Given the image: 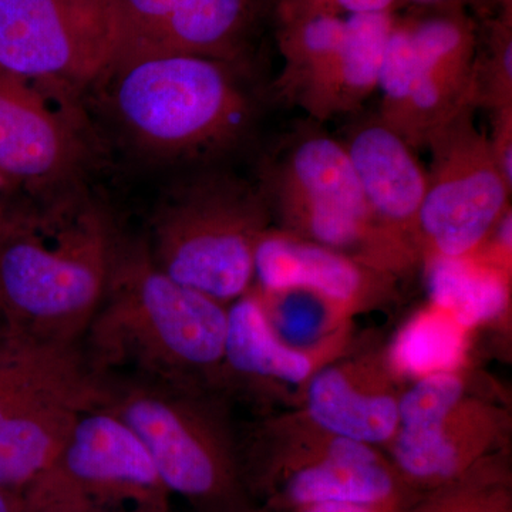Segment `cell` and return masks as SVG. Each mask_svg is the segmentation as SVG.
<instances>
[{"instance_id":"obj_2","label":"cell","mask_w":512,"mask_h":512,"mask_svg":"<svg viewBox=\"0 0 512 512\" xmlns=\"http://www.w3.org/2000/svg\"><path fill=\"white\" fill-rule=\"evenodd\" d=\"M227 309L178 284L144 242L121 239L109 286L82 342L97 375L201 389L224 373Z\"/></svg>"},{"instance_id":"obj_5","label":"cell","mask_w":512,"mask_h":512,"mask_svg":"<svg viewBox=\"0 0 512 512\" xmlns=\"http://www.w3.org/2000/svg\"><path fill=\"white\" fill-rule=\"evenodd\" d=\"M258 188L286 234L376 269L407 254L373 217L342 140L318 121L303 120L284 134L265 158Z\"/></svg>"},{"instance_id":"obj_1","label":"cell","mask_w":512,"mask_h":512,"mask_svg":"<svg viewBox=\"0 0 512 512\" xmlns=\"http://www.w3.org/2000/svg\"><path fill=\"white\" fill-rule=\"evenodd\" d=\"M120 237L89 197L18 202L0 228V316L13 335L82 343L109 286Z\"/></svg>"},{"instance_id":"obj_15","label":"cell","mask_w":512,"mask_h":512,"mask_svg":"<svg viewBox=\"0 0 512 512\" xmlns=\"http://www.w3.org/2000/svg\"><path fill=\"white\" fill-rule=\"evenodd\" d=\"M456 372L417 379L399 404V426L390 441L394 471L413 498L437 490L485 460L490 439L473 436V412Z\"/></svg>"},{"instance_id":"obj_6","label":"cell","mask_w":512,"mask_h":512,"mask_svg":"<svg viewBox=\"0 0 512 512\" xmlns=\"http://www.w3.org/2000/svg\"><path fill=\"white\" fill-rule=\"evenodd\" d=\"M269 220L258 187L200 175L165 198L147 247L165 275L227 305L251 289L256 244Z\"/></svg>"},{"instance_id":"obj_25","label":"cell","mask_w":512,"mask_h":512,"mask_svg":"<svg viewBox=\"0 0 512 512\" xmlns=\"http://www.w3.org/2000/svg\"><path fill=\"white\" fill-rule=\"evenodd\" d=\"M264 296L265 299H258L272 329L282 342L301 352L325 338L332 312L339 308L309 292L284 291Z\"/></svg>"},{"instance_id":"obj_14","label":"cell","mask_w":512,"mask_h":512,"mask_svg":"<svg viewBox=\"0 0 512 512\" xmlns=\"http://www.w3.org/2000/svg\"><path fill=\"white\" fill-rule=\"evenodd\" d=\"M50 470L97 511L175 512L147 448L103 403L77 419Z\"/></svg>"},{"instance_id":"obj_23","label":"cell","mask_w":512,"mask_h":512,"mask_svg":"<svg viewBox=\"0 0 512 512\" xmlns=\"http://www.w3.org/2000/svg\"><path fill=\"white\" fill-rule=\"evenodd\" d=\"M404 512H512L507 468L481 461L453 483L414 498Z\"/></svg>"},{"instance_id":"obj_33","label":"cell","mask_w":512,"mask_h":512,"mask_svg":"<svg viewBox=\"0 0 512 512\" xmlns=\"http://www.w3.org/2000/svg\"><path fill=\"white\" fill-rule=\"evenodd\" d=\"M495 10H512V0H493Z\"/></svg>"},{"instance_id":"obj_30","label":"cell","mask_w":512,"mask_h":512,"mask_svg":"<svg viewBox=\"0 0 512 512\" xmlns=\"http://www.w3.org/2000/svg\"><path fill=\"white\" fill-rule=\"evenodd\" d=\"M289 512H404L403 508L375 507V505L322 503L306 505Z\"/></svg>"},{"instance_id":"obj_35","label":"cell","mask_w":512,"mask_h":512,"mask_svg":"<svg viewBox=\"0 0 512 512\" xmlns=\"http://www.w3.org/2000/svg\"><path fill=\"white\" fill-rule=\"evenodd\" d=\"M6 330H8V328H6L5 320L0 316V345H2L3 339H5Z\"/></svg>"},{"instance_id":"obj_31","label":"cell","mask_w":512,"mask_h":512,"mask_svg":"<svg viewBox=\"0 0 512 512\" xmlns=\"http://www.w3.org/2000/svg\"><path fill=\"white\" fill-rule=\"evenodd\" d=\"M16 188L10 185L8 181L3 180L0 177V228H2L3 222L9 217L15 205L19 201H15L13 195H15Z\"/></svg>"},{"instance_id":"obj_8","label":"cell","mask_w":512,"mask_h":512,"mask_svg":"<svg viewBox=\"0 0 512 512\" xmlns=\"http://www.w3.org/2000/svg\"><path fill=\"white\" fill-rule=\"evenodd\" d=\"M394 13H346L319 0H276L272 26L284 59L276 92L318 123L355 113L379 86Z\"/></svg>"},{"instance_id":"obj_21","label":"cell","mask_w":512,"mask_h":512,"mask_svg":"<svg viewBox=\"0 0 512 512\" xmlns=\"http://www.w3.org/2000/svg\"><path fill=\"white\" fill-rule=\"evenodd\" d=\"M466 332L436 306L417 313L394 339L392 365L402 375L416 379L457 372L466 356Z\"/></svg>"},{"instance_id":"obj_9","label":"cell","mask_w":512,"mask_h":512,"mask_svg":"<svg viewBox=\"0 0 512 512\" xmlns=\"http://www.w3.org/2000/svg\"><path fill=\"white\" fill-rule=\"evenodd\" d=\"M477 19L467 10L394 13L377 116L414 151L440 127L476 106Z\"/></svg>"},{"instance_id":"obj_13","label":"cell","mask_w":512,"mask_h":512,"mask_svg":"<svg viewBox=\"0 0 512 512\" xmlns=\"http://www.w3.org/2000/svg\"><path fill=\"white\" fill-rule=\"evenodd\" d=\"M70 90L0 70V177L16 190L50 191L82 164L86 143Z\"/></svg>"},{"instance_id":"obj_19","label":"cell","mask_w":512,"mask_h":512,"mask_svg":"<svg viewBox=\"0 0 512 512\" xmlns=\"http://www.w3.org/2000/svg\"><path fill=\"white\" fill-rule=\"evenodd\" d=\"M306 409L328 436L372 447L390 443L399 426L397 399L362 392L338 367H325L309 377Z\"/></svg>"},{"instance_id":"obj_20","label":"cell","mask_w":512,"mask_h":512,"mask_svg":"<svg viewBox=\"0 0 512 512\" xmlns=\"http://www.w3.org/2000/svg\"><path fill=\"white\" fill-rule=\"evenodd\" d=\"M312 369L311 357L278 338L256 296L247 293L231 303L222 376L299 384L309 380Z\"/></svg>"},{"instance_id":"obj_17","label":"cell","mask_w":512,"mask_h":512,"mask_svg":"<svg viewBox=\"0 0 512 512\" xmlns=\"http://www.w3.org/2000/svg\"><path fill=\"white\" fill-rule=\"evenodd\" d=\"M342 143L377 224L409 252L427 184L413 148L377 114L353 123Z\"/></svg>"},{"instance_id":"obj_32","label":"cell","mask_w":512,"mask_h":512,"mask_svg":"<svg viewBox=\"0 0 512 512\" xmlns=\"http://www.w3.org/2000/svg\"><path fill=\"white\" fill-rule=\"evenodd\" d=\"M0 512H25L22 493L0 487Z\"/></svg>"},{"instance_id":"obj_29","label":"cell","mask_w":512,"mask_h":512,"mask_svg":"<svg viewBox=\"0 0 512 512\" xmlns=\"http://www.w3.org/2000/svg\"><path fill=\"white\" fill-rule=\"evenodd\" d=\"M346 13H394L402 9L400 0H319Z\"/></svg>"},{"instance_id":"obj_27","label":"cell","mask_w":512,"mask_h":512,"mask_svg":"<svg viewBox=\"0 0 512 512\" xmlns=\"http://www.w3.org/2000/svg\"><path fill=\"white\" fill-rule=\"evenodd\" d=\"M493 114V136L488 137L498 168L512 185V107Z\"/></svg>"},{"instance_id":"obj_22","label":"cell","mask_w":512,"mask_h":512,"mask_svg":"<svg viewBox=\"0 0 512 512\" xmlns=\"http://www.w3.org/2000/svg\"><path fill=\"white\" fill-rule=\"evenodd\" d=\"M431 301L464 329L500 318L508 305L507 285L500 276L473 271L464 259L434 258Z\"/></svg>"},{"instance_id":"obj_3","label":"cell","mask_w":512,"mask_h":512,"mask_svg":"<svg viewBox=\"0 0 512 512\" xmlns=\"http://www.w3.org/2000/svg\"><path fill=\"white\" fill-rule=\"evenodd\" d=\"M245 62L167 52L121 53L100 82L128 140L148 156L210 160L237 146L254 123Z\"/></svg>"},{"instance_id":"obj_28","label":"cell","mask_w":512,"mask_h":512,"mask_svg":"<svg viewBox=\"0 0 512 512\" xmlns=\"http://www.w3.org/2000/svg\"><path fill=\"white\" fill-rule=\"evenodd\" d=\"M402 8L419 10H467L476 13L477 18L495 15L493 0H400Z\"/></svg>"},{"instance_id":"obj_34","label":"cell","mask_w":512,"mask_h":512,"mask_svg":"<svg viewBox=\"0 0 512 512\" xmlns=\"http://www.w3.org/2000/svg\"><path fill=\"white\" fill-rule=\"evenodd\" d=\"M241 512H274V511L269 510V508L264 507V505L254 504V505H252V507H249V508H247V510H244Z\"/></svg>"},{"instance_id":"obj_16","label":"cell","mask_w":512,"mask_h":512,"mask_svg":"<svg viewBox=\"0 0 512 512\" xmlns=\"http://www.w3.org/2000/svg\"><path fill=\"white\" fill-rule=\"evenodd\" d=\"M120 55L185 53L245 62L276 0H113Z\"/></svg>"},{"instance_id":"obj_24","label":"cell","mask_w":512,"mask_h":512,"mask_svg":"<svg viewBox=\"0 0 512 512\" xmlns=\"http://www.w3.org/2000/svg\"><path fill=\"white\" fill-rule=\"evenodd\" d=\"M477 19L476 106L512 107V10Z\"/></svg>"},{"instance_id":"obj_12","label":"cell","mask_w":512,"mask_h":512,"mask_svg":"<svg viewBox=\"0 0 512 512\" xmlns=\"http://www.w3.org/2000/svg\"><path fill=\"white\" fill-rule=\"evenodd\" d=\"M248 480L255 503L274 512L322 503L406 510L414 500L375 447L333 436L312 450H286L249 464Z\"/></svg>"},{"instance_id":"obj_18","label":"cell","mask_w":512,"mask_h":512,"mask_svg":"<svg viewBox=\"0 0 512 512\" xmlns=\"http://www.w3.org/2000/svg\"><path fill=\"white\" fill-rule=\"evenodd\" d=\"M376 268L342 254L286 234L266 229L254 256V281L262 292L313 293L336 306H349L369 292Z\"/></svg>"},{"instance_id":"obj_26","label":"cell","mask_w":512,"mask_h":512,"mask_svg":"<svg viewBox=\"0 0 512 512\" xmlns=\"http://www.w3.org/2000/svg\"><path fill=\"white\" fill-rule=\"evenodd\" d=\"M25 512H100L49 470L22 493Z\"/></svg>"},{"instance_id":"obj_11","label":"cell","mask_w":512,"mask_h":512,"mask_svg":"<svg viewBox=\"0 0 512 512\" xmlns=\"http://www.w3.org/2000/svg\"><path fill=\"white\" fill-rule=\"evenodd\" d=\"M113 0H0V70L37 82H100L120 55Z\"/></svg>"},{"instance_id":"obj_4","label":"cell","mask_w":512,"mask_h":512,"mask_svg":"<svg viewBox=\"0 0 512 512\" xmlns=\"http://www.w3.org/2000/svg\"><path fill=\"white\" fill-rule=\"evenodd\" d=\"M103 403L136 433L175 500L191 512L256 504L242 454L201 389L136 375H99Z\"/></svg>"},{"instance_id":"obj_10","label":"cell","mask_w":512,"mask_h":512,"mask_svg":"<svg viewBox=\"0 0 512 512\" xmlns=\"http://www.w3.org/2000/svg\"><path fill=\"white\" fill-rule=\"evenodd\" d=\"M474 107L440 127L431 153L417 242L434 258L466 259L510 214L512 185L498 168L488 136L474 126Z\"/></svg>"},{"instance_id":"obj_7","label":"cell","mask_w":512,"mask_h":512,"mask_svg":"<svg viewBox=\"0 0 512 512\" xmlns=\"http://www.w3.org/2000/svg\"><path fill=\"white\" fill-rule=\"evenodd\" d=\"M103 402L82 343L6 330L0 345V487L23 493L55 464L74 423Z\"/></svg>"}]
</instances>
